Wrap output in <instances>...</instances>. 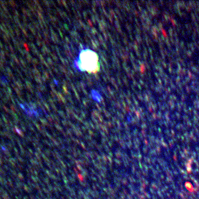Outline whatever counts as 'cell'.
<instances>
[{"mask_svg":"<svg viewBox=\"0 0 199 199\" xmlns=\"http://www.w3.org/2000/svg\"><path fill=\"white\" fill-rule=\"evenodd\" d=\"M79 66L82 70L90 73H95L99 70L97 54L90 50H83L79 56Z\"/></svg>","mask_w":199,"mask_h":199,"instance_id":"6da1fadb","label":"cell"}]
</instances>
